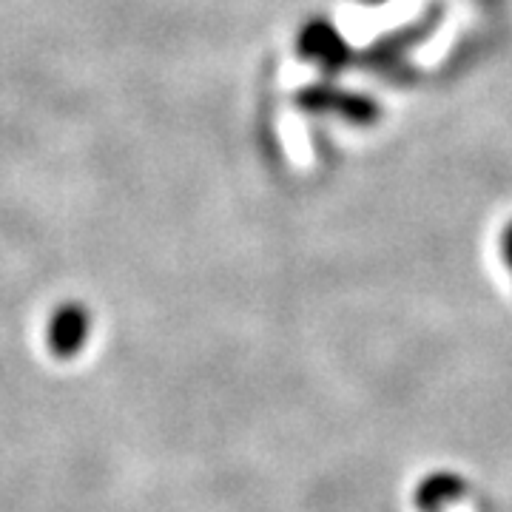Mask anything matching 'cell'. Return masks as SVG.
<instances>
[{"mask_svg":"<svg viewBox=\"0 0 512 512\" xmlns=\"http://www.w3.org/2000/svg\"><path fill=\"white\" fill-rule=\"evenodd\" d=\"M441 15H444V6H433V9H430L421 20H416V23H407L402 29L379 37V40L367 49L365 55H362V63H365L370 72L396 74L402 69L407 52H413L421 40H427V37L436 32V26L441 23Z\"/></svg>","mask_w":512,"mask_h":512,"instance_id":"cell-2","label":"cell"},{"mask_svg":"<svg viewBox=\"0 0 512 512\" xmlns=\"http://www.w3.org/2000/svg\"><path fill=\"white\" fill-rule=\"evenodd\" d=\"M296 106L308 111V114H333V117H342V120L362 128L379 123V117H382V106L373 97L342 89V86H336L330 80L311 83V86L299 89L296 92Z\"/></svg>","mask_w":512,"mask_h":512,"instance_id":"cell-1","label":"cell"},{"mask_svg":"<svg viewBox=\"0 0 512 512\" xmlns=\"http://www.w3.org/2000/svg\"><path fill=\"white\" fill-rule=\"evenodd\" d=\"M501 256H504V265L510 268L512 274V220L501 231Z\"/></svg>","mask_w":512,"mask_h":512,"instance_id":"cell-5","label":"cell"},{"mask_svg":"<svg viewBox=\"0 0 512 512\" xmlns=\"http://www.w3.org/2000/svg\"><path fill=\"white\" fill-rule=\"evenodd\" d=\"M92 339V311L83 302L57 305L46 322V345L55 359H77Z\"/></svg>","mask_w":512,"mask_h":512,"instance_id":"cell-4","label":"cell"},{"mask_svg":"<svg viewBox=\"0 0 512 512\" xmlns=\"http://www.w3.org/2000/svg\"><path fill=\"white\" fill-rule=\"evenodd\" d=\"M299 57L319 66L325 74H339L353 63V49L348 46L345 35L325 18H313L302 26L296 37Z\"/></svg>","mask_w":512,"mask_h":512,"instance_id":"cell-3","label":"cell"},{"mask_svg":"<svg viewBox=\"0 0 512 512\" xmlns=\"http://www.w3.org/2000/svg\"><path fill=\"white\" fill-rule=\"evenodd\" d=\"M367 3H384V0H367Z\"/></svg>","mask_w":512,"mask_h":512,"instance_id":"cell-6","label":"cell"}]
</instances>
